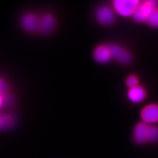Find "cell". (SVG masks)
Returning <instances> with one entry per match:
<instances>
[{
  "instance_id": "obj_1",
  "label": "cell",
  "mask_w": 158,
  "mask_h": 158,
  "mask_svg": "<svg viewBox=\"0 0 158 158\" xmlns=\"http://www.w3.org/2000/svg\"><path fill=\"white\" fill-rule=\"evenodd\" d=\"M139 4L138 0H115L113 8L120 16L128 17L133 16Z\"/></svg>"
},
{
  "instance_id": "obj_2",
  "label": "cell",
  "mask_w": 158,
  "mask_h": 158,
  "mask_svg": "<svg viewBox=\"0 0 158 158\" xmlns=\"http://www.w3.org/2000/svg\"><path fill=\"white\" fill-rule=\"evenodd\" d=\"M158 2L155 0H148L140 3L137 7L133 18L136 22L142 23L147 21L153 11L157 8Z\"/></svg>"
},
{
  "instance_id": "obj_3",
  "label": "cell",
  "mask_w": 158,
  "mask_h": 158,
  "mask_svg": "<svg viewBox=\"0 0 158 158\" xmlns=\"http://www.w3.org/2000/svg\"><path fill=\"white\" fill-rule=\"evenodd\" d=\"M21 25L26 31L29 32L39 31L40 18L33 13H27L22 17Z\"/></svg>"
},
{
  "instance_id": "obj_4",
  "label": "cell",
  "mask_w": 158,
  "mask_h": 158,
  "mask_svg": "<svg viewBox=\"0 0 158 158\" xmlns=\"http://www.w3.org/2000/svg\"><path fill=\"white\" fill-rule=\"evenodd\" d=\"M141 117L144 123L146 124L158 122V106L150 104L143 108L141 112Z\"/></svg>"
},
{
  "instance_id": "obj_5",
  "label": "cell",
  "mask_w": 158,
  "mask_h": 158,
  "mask_svg": "<svg viewBox=\"0 0 158 158\" xmlns=\"http://www.w3.org/2000/svg\"><path fill=\"white\" fill-rule=\"evenodd\" d=\"M96 18L98 22L103 25L107 26L112 24L115 20V13L108 7H102L96 13Z\"/></svg>"
},
{
  "instance_id": "obj_6",
  "label": "cell",
  "mask_w": 158,
  "mask_h": 158,
  "mask_svg": "<svg viewBox=\"0 0 158 158\" xmlns=\"http://www.w3.org/2000/svg\"><path fill=\"white\" fill-rule=\"evenodd\" d=\"M110 48V51L112 57L123 64H127L131 61L132 57L131 54L125 49L117 45L109 46Z\"/></svg>"
},
{
  "instance_id": "obj_7",
  "label": "cell",
  "mask_w": 158,
  "mask_h": 158,
  "mask_svg": "<svg viewBox=\"0 0 158 158\" xmlns=\"http://www.w3.org/2000/svg\"><path fill=\"white\" fill-rule=\"evenodd\" d=\"M96 61L100 63H106L110 61L112 56L109 46L101 45L96 48L94 53Z\"/></svg>"
},
{
  "instance_id": "obj_8",
  "label": "cell",
  "mask_w": 158,
  "mask_h": 158,
  "mask_svg": "<svg viewBox=\"0 0 158 158\" xmlns=\"http://www.w3.org/2000/svg\"><path fill=\"white\" fill-rule=\"evenodd\" d=\"M149 126L145 123H140L134 131V139L138 144H143L148 141V132Z\"/></svg>"
},
{
  "instance_id": "obj_9",
  "label": "cell",
  "mask_w": 158,
  "mask_h": 158,
  "mask_svg": "<svg viewBox=\"0 0 158 158\" xmlns=\"http://www.w3.org/2000/svg\"><path fill=\"white\" fill-rule=\"evenodd\" d=\"M56 27V20L50 14H46L40 18L39 31L47 34L52 32Z\"/></svg>"
},
{
  "instance_id": "obj_10",
  "label": "cell",
  "mask_w": 158,
  "mask_h": 158,
  "mask_svg": "<svg viewBox=\"0 0 158 158\" xmlns=\"http://www.w3.org/2000/svg\"><path fill=\"white\" fill-rule=\"evenodd\" d=\"M146 96V94L144 88L140 86H136L130 88L128 92V98L131 102L138 103L142 102L144 100Z\"/></svg>"
},
{
  "instance_id": "obj_11",
  "label": "cell",
  "mask_w": 158,
  "mask_h": 158,
  "mask_svg": "<svg viewBox=\"0 0 158 158\" xmlns=\"http://www.w3.org/2000/svg\"><path fill=\"white\" fill-rule=\"evenodd\" d=\"M158 140V128L154 126H149L148 132V141L155 142Z\"/></svg>"
},
{
  "instance_id": "obj_12",
  "label": "cell",
  "mask_w": 158,
  "mask_h": 158,
  "mask_svg": "<svg viewBox=\"0 0 158 158\" xmlns=\"http://www.w3.org/2000/svg\"><path fill=\"white\" fill-rule=\"evenodd\" d=\"M148 24L152 27L158 28V8H156L147 21Z\"/></svg>"
},
{
  "instance_id": "obj_13",
  "label": "cell",
  "mask_w": 158,
  "mask_h": 158,
  "mask_svg": "<svg viewBox=\"0 0 158 158\" xmlns=\"http://www.w3.org/2000/svg\"><path fill=\"white\" fill-rule=\"evenodd\" d=\"M13 123L11 117L6 115H0V129L6 127H9Z\"/></svg>"
},
{
  "instance_id": "obj_14",
  "label": "cell",
  "mask_w": 158,
  "mask_h": 158,
  "mask_svg": "<svg viewBox=\"0 0 158 158\" xmlns=\"http://www.w3.org/2000/svg\"><path fill=\"white\" fill-rule=\"evenodd\" d=\"M138 84V80L136 77L134 75H131L127 78V85L130 88L137 86Z\"/></svg>"
},
{
  "instance_id": "obj_15",
  "label": "cell",
  "mask_w": 158,
  "mask_h": 158,
  "mask_svg": "<svg viewBox=\"0 0 158 158\" xmlns=\"http://www.w3.org/2000/svg\"><path fill=\"white\" fill-rule=\"evenodd\" d=\"M8 90V85L6 81L0 78V94L6 95Z\"/></svg>"
},
{
  "instance_id": "obj_16",
  "label": "cell",
  "mask_w": 158,
  "mask_h": 158,
  "mask_svg": "<svg viewBox=\"0 0 158 158\" xmlns=\"http://www.w3.org/2000/svg\"><path fill=\"white\" fill-rule=\"evenodd\" d=\"M5 103V99L3 98V96L0 94V108L2 107V106L3 105V103Z\"/></svg>"
}]
</instances>
